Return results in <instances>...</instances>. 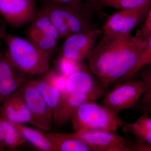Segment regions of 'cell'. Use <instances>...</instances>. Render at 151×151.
<instances>
[{
    "instance_id": "6da1fadb",
    "label": "cell",
    "mask_w": 151,
    "mask_h": 151,
    "mask_svg": "<svg viewBox=\"0 0 151 151\" xmlns=\"http://www.w3.org/2000/svg\"><path fill=\"white\" fill-rule=\"evenodd\" d=\"M147 40L132 35L103 33L87 58L88 67L105 88L126 80L147 46Z\"/></svg>"
},
{
    "instance_id": "7a4b0ae2",
    "label": "cell",
    "mask_w": 151,
    "mask_h": 151,
    "mask_svg": "<svg viewBox=\"0 0 151 151\" xmlns=\"http://www.w3.org/2000/svg\"><path fill=\"white\" fill-rule=\"evenodd\" d=\"M3 42L8 56L23 73L35 75L47 72L50 54L41 50L29 40L7 33Z\"/></svg>"
},
{
    "instance_id": "3957f363",
    "label": "cell",
    "mask_w": 151,
    "mask_h": 151,
    "mask_svg": "<svg viewBox=\"0 0 151 151\" xmlns=\"http://www.w3.org/2000/svg\"><path fill=\"white\" fill-rule=\"evenodd\" d=\"M70 121L75 132H116L126 122L119 118L118 114L95 101L81 105L73 113Z\"/></svg>"
},
{
    "instance_id": "277c9868",
    "label": "cell",
    "mask_w": 151,
    "mask_h": 151,
    "mask_svg": "<svg viewBox=\"0 0 151 151\" xmlns=\"http://www.w3.org/2000/svg\"><path fill=\"white\" fill-rule=\"evenodd\" d=\"M43 9L58 31L61 39L99 27L94 20L95 18L73 7L50 2Z\"/></svg>"
},
{
    "instance_id": "5b68a950",
    "label": "cell",
    "mask_w": 151,
    "mask_h": 151,
    "mask_svg": "<svg viewBox=\"0 0 151 151\" xmlns=\"http://www.w3.org/2000/svg\"><path fill=\"white\" fill-rule=\"evenodd\" d=\"M103 98L102 105L119 115L121 111L136 108L144 92L141 80L120 81Z\"/></svg>"
},
{
    "instance_id": "8992f818",
    "label": "cell",
    "mask_w": 151,
    "mask_h": 151,
    "mask_svg": "<svg viewBox=\"0 0 151 151\" xmlns=\"http://www.w3.org/2000/svg\"><path fill=\"white\" fill-rule=\"evenodd\" d=\"M151 6V1L142 5L120 10L106 17L102 26L103 33L114 35L131 34L144 21Z\"/></svg>"
},
{
    "instance_id": "52a82bcc",
    "label": "cell",
    "mask_w": 151,
    "mask_h": 151,
    "mask_svg": "<svg viewBox=\"0 0 151 151\" xmlns=\"http://www.w3.org/2000/svg\"><path fill=\"white\" fill-rule=\"evenodd\" d=\"M31 114L38 129L50 130L54 124L53 114L37 88L28 81L18 89Z\"/></svg>"
},
{
    "instance_id": "ba28073f",
    "label": "cell",
    "mask_w": 151,
    "mask_h": 151,
    "mask_svg": "<svg viewBox=\"0 0 151 151\" xmlns=\"http://www.w3.org/2000/svg\"><path fill=\"white\" fill-rule=\"evenodd\" d=\"M102 27L86 32L73 34L66 37L61 55L76 61L87 59L103 35Z\"/></svg>"
},
{
    "instance_id": "9c48e42d",
    "label": "cell",
    "mask_w": 151,
    "mask_h": 151,
    "mask_svg": "<svg viewBox=\"0 0 151 151\" xmlns=\"http://www.w3.org/2000/svg\"><path fill=\"white\" fill-rule=\"evenodd\" d=\"M73 133L86 143L91 151H132L128 139L115 132L78 131Z\"/></svg>"
},
{
    "instance_id": "30bf717a",
    "label": "cell",
    "mask_w": 151,
    "mask_h": 151,
    "mask_svg": "<svg viewBox=\"0 0 151 151\" xmlns=\"http://www.w3.org/2000/svg\"><path fill=\"white\" fill-rule=\"evenodd\" d=\"M37 13L33 0H0V17L12 27L30 23Z\"/></svg>"
},
{
    "instance_id": "8fae6325",
    "label": "cell",
    "mask_w": 151,
    "mask_h": 151,
    "mask_svg": "<svg viewBox=\"0 0 151 151\" xmlns=\"http://www.w3.org/2000/svg\"><path fill=\"white\" fill-rule=\"evenodd\" d=\"M26 75L14 65L6 50L0 49V105L28 81Z\"/></svg>"
},
{
    "instance_id": "7c38bea8",
    "label": "cell",
    "mask_w": 151,
    "mask_h": 151,
    "mask_svg": "<svg viewBox=\"0 0 151 151\" xmlns=\"http://www.w3.org/2000/svg\"><path fill=\"white\" fill-rule=\"evenodd\" d=\"M100 97L81 91L63 90L54 116V124L58 126L64 125L70 121L73 113L81 105L87 102L95 101Z\"/></svg>"
},
{
    "instance_id": "4fadbf2b",
    "label": "cell",
    "mask_w": 151,
    "mask_h": 151,
    "mask_svg": "<svg viewBox=\"0 0 151 151\" xmlns=\"http://www.w3.org/2000/svg\"><path fill=\"white\" fill-rule=\"evenodd\" d=\"M142 112L135 122H125L122 127L124 133L134 139L129 141L132 151H151V118L147 112Z\"/></svg>"
},
{
    "instance_id": "5bb4252c",
    "label": "cell",
    "mask_w": 151,
    "mask_h": 151,
    "mask_svg": "<svg viewBox=\"0 0 151 151\" xmlns=\"http://www.w3.org/2000/svg\"><path fill=\"white\" fill-rule=\"evenodd\" d=\"M2 116L13 124L36 125L24 100L18 90L8 96L0 105Z\"/></svg>"
},
{
    "instance_id": "9a60e30c",
    "label": "cell",
    "mask_w": 151,
    "mask_h": 151,
    "mask_svg": "<svg viewBox=\"0 0 151 151\" xmlns=\"http://www.w3.org/2000/svg\"><path fill=\"white\" fill-rule=\"evenodd\" d=\"M57 151H91L86 143L73 133H45Z\"/></svg>"
},
{
    "instance_id": "2e32d148",
    "label": "cell",
    "mask_w": 151,
    "mask_h": 151,
    "mask_svg": "<svg viewBox=\"0 0 151 151\" xmlns=\"http://www.w3.org/2000/svg\"><path fill=\"white\" fill-rule=\"evenodd\" d=\"M26 142L14 124L5 119L0 113V145L6 150H16Z\"/></svg>"
},
{
    "instance_id": "e0dca14e",
    "label": "cell",
    "mask_w": 151,
    "mask_h": 151,
    "mask_svg": "<svg viewBox=\"0 0 151 151\" xmlns=\"http://www.w3.org/2000/svg\"><path fill=\"white\" fill-rule=\"evenodd\" d=\"M14 124L26 141L36 148L42 151H57L56 148L44 131L35 129L23 124Z\"/></svg>"
},
{
    "instance_id": "ac0fdd59",
    "label": "cell",
    "mask_w": 151,
    "mask_h": 151,
    "mask_svg": "<svg viewBox=\"0 0 151 151\" xmlns=\"http://www.w3.org/2000/svg\"><path fill=\"white\" fill-rule=\"evenodd\" d=\"M50 2L73 7L102 20L108 16L100 6V0H51Z\"/></svg>"
},
{
    "instance_id": "d6986e66",
    "label": "cell",
    "mask_w": 151,
    "mask_h": 151,
    "mask_svg": "<svg viewBox=\"0 0 151 151\" xmlns=\"http://www.w3.org/2000/svg\"><path fill=\"white\" fill-rule=\"evenodd\" d=\"M30 81L40 92L47 104L51 109L54 119L60 102L61 91L50 84L45 78Z\"/></svg>"
},
{
    "instance_id": "ffe728a7",
    "label": "cell",
    "mask_w": 151,
    "mask_h": 151,
    "mask_svg": "<svg viewBox=\"0 0 151 151\" xmlns=\"http://www.w3.org/2000/svg\"><path fill=\"white\" fill-rule=\"evenodd\" d=\"M30 23L31 24L30 27L36 29L47 36L58 40L61 39L58 31L43 8L39 12L37 13L35 17Z\"/></svg>"
},
{
    "instance_id": "44dd1931",
    "label": "cell",
    "mask_w": 151,
    "mask_h": 151,
    "mask_svg": "<svg viewBox=\"0 0 151 151\" xmlns=\"http://www.w3.org/2000/svg\"><path fill=\"white\" fill-rule=\"evenodd\" d=\"M138 73L144 85V92L134 109L142 112L151 107V63L142 68Z\"/></svg>"
},
{
    "instance_id": "7402d4cb",
    "label": "cell",
    "mask_w": 151,
    "mask_h": 151,
    "mask_svg": "<svg viewBox=\"0 0 151 151\" xmlns=\"http://www.w3.org/2000/svg\"><path fill=\"white\" fill-rule=\"evenodd\" d=\"M28 40L41 50L51 55L56 47L58 40L49 37L35 29L29 27L27 33Z\"/></svg>"
},
{
    "instance_id": "603a6c76",
    "label": "cell",
    "mask_w": 151,
    "mask_h": 151,
    "mask_svg": "<svg viewBox=\"0 0 151 151\" xmlns=\"http://www.w3.org/2000/svg\"><path fill=\"white\" fill-rule=\"evenodd\" d=\"M151 0H100L103 9L110 8L120 10L142 5Z\"/></svg>"
},
{
    "instance_id": "cb8c5ba5",
    "label": "cell",
    "mask_w": 151,
    "mask_h": 151,
    "mask_svg": "<svg viewBox=\"0 0 151 151\" xmlns=\"http://www.w3.org/2000/svg\"><path fill=\"white\" fill-rule=\"evenodd\" d=\"M61 55L57 63L58 73L67 78L76 71L84 69L81 62Z\"/></svg>"
},
{
    "instance_id": "d4e9b609",
    "label": "cell",
    "mask_w": 151,
    "mask_h": 151,
    "mask_svg": "<svg viewBox=\"0 0 151 151\" xmlns=\"http://www.w3.org/2000/svg\"><path fill=\"white\" fill-rule=\"evenodd\" d=\"M151 63V36L147 39V46L140 58L138 60L137 65L126 80L132 79L137 74L138 72L142 68Z\"/></svg>"
},
{
    "instance_id": "484cf974",
    "label": "cell",
    "mask_w": 151,
    "mask_h": 151,
    "mask_svg": "<svg viewBox=\"0 0 151 151\" xmlns=\"http://www.w3.org/2000/svg\"><path fill=\"white\" fill-rule=\"evenodd\" d=\"M45 78L50 84L59 89L61 92L64 89L67 79V78L60 75L54 70L49 72Z\"/></svg>"
},
{
    "instance_id": "4316f807",
    "label": "cell",
    "mask_w": 151,
    "mask_h": 151,
    "mask_svg": "<svg viewBox=\"0 0 151 151\" xmlns=\"http://www.w3.org/2000/svg\"><path fill=\"white\" fill-rule=\"evenodd\" d=\"M136 36L138 37L147 40L151 36V6L140 28L138 30Z\"/></svg>"
},
{
    "instance_id": "83f0119b",
    "label": "cell",
    "mask_w": 151,
    "mask_h": 151,
    "mask_svg": "<svg viewBox=\"0 0 151 151\" xmlns=\"http://www.w3.org/2000/svg\"><path fill=\"white\" fill-rule=\"evenodd\" d=\"M6 22L0 17V42L3 41V38L6 34Z\"/></svg>"
},
{
    "instance_id": "f1b7e54d",
    "label": "cell",
    "mask_w": 151,
    "mask_h": 151,
    "mask_svg": "<svg viewBox=\"0 0 151 151\" xmlns=\"http://www.w3.org/2000/svg\"><path fill=\"white\" fill-rule=\"evenodd\" d=\"M143 111H146V112H147V113H148L149 114H151V108H147V109L144 110V111H142V112H143Z\"/></svg>"
},
{
    "instance_id": "f546056e",
    "label": "cell",
    "mask_w": 151,
    "mask_h": 151,
    "mask_svg": "<svg viewBox=\"0 0 151 151\" xmlns=\"http://www.w3.org/2000/svg\"><path fill=\"white\" fill-rule=\"evenodd\" d=\"M5 148H4V147H3L2 146L0 145V151H5Z\"/></svg>"
},
{
    "instance_id": "4dcf8cb0",
    "label": "cell",
    "mask_w": 151,
    "mask_h": 151,
    "mask_svg": "<svg viewBox=\"0 0 151 151\" xmlns=\"http://www.w3.org/2000/svg\"><path fill=\"white\" fill-rule=\"evenodd\" d=\"M1 42H0V49H1Z\"/></svg>"
}]
</instances>
